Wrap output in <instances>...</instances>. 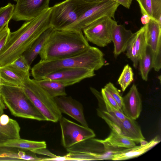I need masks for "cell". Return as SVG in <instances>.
<instances>
[{"mask_svg":"<svg viewBox=\"0 0 161 161\" xmlns=\"http://www.w3.org/2000/svg\"><path fill=\"white\" fill-rule=\"evenodd\" d=\"M117 22L106 16L96 21L82 31L88 41L98 46L104 47L112 41V33Z\"/></svg>","mask_w":161,"mask_h":161,"instance_id":"cell-9","label":"cell"},{"mask_svg":"<svg viewBox=\"0 0 161 161\" xmlns=\"http://www.w3.org/2000/svg\"><path fill=\"white\" fill-rule=\"evenodd\" d=\"M53 28L51 27L43 32L33 42L30 47L23 55L31 66L39 54L51 34Z\"/></svg>","mask_w":161,"mask_h":161,"instance_id":"cell-20","label":"cell"},{"mask_svg":"<svg viewBox=\"0 0 161 161\" xmlns=\"http://www.w3.org/2000/svg\"><path fill=\"white\" fill-rule=\"evenodd\" d=\"M105 64L104 54L99 48L91 46L78 54L57 59L40 60L31 69L36 80L57 70L65 68H80L97 70Z\"/></svg>","mask_w":161,"mask_h":161,"instance_id":"cell-2","label":"cell"},{"mask_svg":"<svg viewBox=\"0 0 161 161\" xmlns=\"http://www.w3.org/2000/svg\"><path fill=\"white\" fill-rule=\"evenodd\" d=\"M10 32L8 24L0 31V51L6 43Z\"/></svg>","mask_w":161,"mask_h":161,"instance_id":"cell-35","label":"cell"},{"mask_svg":"<svg viewBox=\"0 0 161 161\" xmlns=\"http://www.w3.org/2000/svg\"><path fill=\"white\" fill-rule=\"evenodd\" d=\"M90 46L82 31L53 28L39 55L41 60L59 59L80 53Z\"/></svg>","mask_w":161,"mask_h":161,"instance_id":"cell-3","label":"cell"},{"mask_svg":"<svg viewBox=\"0 0 161 161\" xmlns=\"http://www.w3.org/2000/svg\"><path fill=\"white\" fill-rule=\"evenodd\" d=\"M160 142L157 136L145 145L135 146L130 148L118 150L112 155L111 160H125L139 156L148 151Z\"/></svg>","mask_w":161,"mask_h":161,"instance_id":"cell-17","label":"cell"},{"mask_svg":"<svg viewBox=\"0 0 161 161\" xmlns=\"http://www.w3.org/2000/svg\"><path fill=\"white\" fill-rule=\"evenodd\" d=\"M134 80V73L132 68L128 64L124 67L118 82L122 91L124 92Z\"/></svg>","mask_w":161,"mask_h":161,"instance_id":"cell-26","label":"cell"},{"mask_svg":"<svg viewBox=\"0 0 161 161\" xmlns=\"http://www.w3.org/2000/svg\"><path fill=\"white\" fill-rule=\"evenodd\" d=\"M136 0L139 5L142 14H147L152 18V0Z\"/></svg>","mask_w":161,"mask_h":161,"instance_id":"cell-33","label":"cell"},{"mask_svg":"<svg viewBox=\"0 0 161 161\" xmlns=\"http://www.w3.org/2000/svg\"><path fill=\"white\" fill-rule=\"evenodd\" d=\"M0 96L5 106L15 117L47 121L25 93L21 87L2 83Z\"/></svg>","mask_w":161,"mask_h":161,"instance_id":"cell-4","label":"cell"},{"mask_svg":"<svg viewBox=\"0 0 161 161\" xmlns=\"http://www.w3.org/2000/svg\"><path fill=\"white\" fill-rule=\"evenodd\" d=\"M142 109L140 94L136 86L133 84L123 97L122 110L126 117L136 120L139 117Z\"/></svg>","mask_w":161,"mask_h":161,"instance_id":"cell-15","label":"cell"},{"mask_svg":"<svg viewBox=\"0 0 161 161\" xmlns=\"http://www.w3.org/2000/svg\"><path fill=\"white\" fill-rule=\"evenodd\" d=\"M104 147L114 148H129L136 146V143L132 140L120 135L112 130L109 136L104 140L94 139Z\"/></svg>","mask_w":161,"mask_h":161,"instance_id":"cell-21","label":"cell"},{"mask_svg":"<svg viewBox=\"0 0 161 161\" xmlns=\"http://www.w3.org/2000/svg\"><path fill=\"white\" fill-rule=\"evenodd\" d=\"M145 26L146 42L152 52L153 68L158 72L161 68V26L152 18Z\"/></svg>","mask_w":161,"mask_h":161,"instance_id":"cell-13","label":"cell"},{"mask_svg":"<svg viewBox=\"0 0 161 161\" xmlns=\"http://www.w3.org/2000/svg\"><path fill=\"white\" fill-rule=\"evenodd\" d=\"M59 121L62 143L66 148L95 136L94 131L88 127L79 125L62 116Z\"/></svg>","mask_w":161,"mask_h":161,"instance_id":"cell-10","label":"cell"},{"mask_svg":"<svg viewBox=\"0 0 161 161\" xmlns=\"http://www.w3.org/2000/svg\"><path fill=\"white\" fill-rule=\"evenodd\" d=\"M21 87L47 121L56 122L59 120L62 117V113L57 107L54 98L43 89L35 80L28 77Z\"/></svg>","mask_w":161,"mask_h":161,"instance_id":"cell-5","label":"cell"},{"mask_svg":"<svg viewBox=\"0 0 161 161\" xmlns=\"http://www.w3.org/2000/svg\"><path fill=\"white\" fill-rule=\"evenodd\" d=\"M50 0H18L12 19L28 21L37 17L49 8Z\"/></svg>","mask_w":161,"mask_h":161,"instance_id":"cell-11","label":"cell"},{"mask_svg":"<svg viewBox=\"0 0 161 161\" xmlns=\"http://www.w3.org/2000/svg\"><path fill=\"white\" fill-rule=\"evenodd\" d=\"M5 109V106L0 96V116L3 114L4 110Z\"/></svg>","mask_w":161,"mask_h":161,"instance_id":"cell-39","label":"cell"},{"mask_svg":"<svg viewBox=\"0 0 161 161\" xmlns=\"http://www.w3.org/2000/svg\"><path fill=\"white\" fill-rule=\"evenodd\" d=\"M135 33L130 40L127 46L126 51V56L132 61L133 67L136 68L139 62L138 55L135 46Z\"/></svg>","mask_w":161,"mask_h":161,"instance_id":"cell-29","label":"cell"},{"mask_svg":"<svg viewBox=\"0 0 161 161\" xmlns=\"http://www.w3.org/2000/svg\"><path fill=\"white\" fill-rule=\"evenodd\" d=\"M134 33L121 25L117 23L115 24L112 31V41L114 44L113 53L115 58L126 51Z\"/></svg>","mask_w":161,"mask_h":161,"instance_id":"cell-16","label":"cell"},{"mask_svg":"<svg viewBox=\"0 0 161 161\" xmlns=\"http://www.w3.org/2000/svg\"><path fill=\"white\" fill-rule=\"evenodd\" d=\"M94 70L74 68L57 70L43 76L41 79L53 80L60 82L66 87L78 83L95 75Z\"/></svg>","mask_w":161,"mask_h":161,"instance_id":"cell-12","label":"cell"},{"mask_svg":"<svg viewBox=\"0 0 161 161\" xmlns=\"http://www.w3.org/2000/svg\"><path fill=\"white\" fill-rule=\"evenodd\" d=\"M14 1H15V2H17L18 1V0H14Z\"/></svg>","mask_w":161,"mask_h":161,"instance_id":"cell-43","label":"cell"},{"mask_svg":"<svg viewBox=\"0 0 161 161\" xmlns=\"http://www.w3.org/2000/svg\"><path fill=\"white\" fill-rule=\"evenodd\" d=\"M5 155L7 158L11 159L12 161H42V158L37 157L36 153H34L30 154L26 153L22 151H19L18 153L8 151Z\"/></svg>","mask_w":161,"mask_h":161,"instance_id":"cell-28","label":"cell"},{"mask_svg":"<svg viewBox=\"0 0 161 161\" xmlns=\"http://www.w3.org/2000/svg\"><path fill=\"white\" fill-rule=\"evenodd\" d=\"M101 93L104 101H106L117 110L122 112L114 98L104 88L102 89Z\"/></svg>","mask_w":161,"mask_h":161,"instance_id":"cell-34","label":"cell"},{"mask_svg":"<svg viewBox=\"0 0 161 161\" xmlns=\"http://www.w3.org/2000/svg\"><path fill=\"white\" fill-rule=\"evenodd\" d=\"M95 3L65 0L51 7V23L54 29L63 30L79 19Z\"/></svg>","mask_w":161,"mask_h":161,"instance_id":"cell-6","label":"cell"},{"mask_svg":"<svg viewBox=\"0 0 161 161\" xmlns=\"http://www.w3.org/2000/svg\"><path fill=\"white\" fill-rule=\"evenodd\" d=\"M121 4L125 8H129L132 0H111Z\"/></svg>","mask_w":161,"mask_h":161,"instance_id":"cell-37","label":"cell"},{"mask_svg":"<svg viewBox=\"0 0 161 161\" xmlns=\"http://www.w3.org/2000/svg\"><path fill=\"white\" fill-rule=\"evenodd\" d=\"M8 65L16 70L25 73H29L31 68L23 55Z\"/></svg>","mask_w":161,"mask_h":161,"instance_id":"cell-30","label":"cell"},{"mask_svg":"<svg viewBox=\"0 0 161 161\" xmlns=\"http://www.w3.org/2000/svg\"><path fill=\"white\" fill-rule=\"evenodd\" d=\"M51 12L50 7L36 18L26 21L17 31L10 32L0 51V67L9 64L22 55L43 32L52 27Z\"/></svg>","mask_w":161,"mask_h":161,"instance_id":"cell-1","label":"cell"},{"mask_svg":"<svg viewBox=\"0 0 161 161\" xmlns=\"http://www.w3.org/2000/svg\"><path fill=\"white\" fill-rule=\"evenodd\" d=\"M15 5L9 3L0 8V31L7 24L13 16Z\"/></svg>","mask_w":161,"mask_h":161,"instance_id":"cell-27","label":"cell"},{"mask_svg":"<svg viewBox=\"0 0 161 161\" xmlns=\"http://www.w3.org/2000/svg\"><path fill=\"white\" fill-rule=\"evenodd\" d=\"M36 80L43 89L53 98L67 95L65 91L66 86L60 82L43 79Z\"/></svg>","mask_w":161,"mask_h":161,"instance_id":"cell-23","label":"cell"},{"mask_svg":"<svg viewBox=\"0 0 161 161\" xmlns=\"http://www.w3.org/2000/svg\"><path fill=\"white\" fill-rule=\"evenodd\" d=\"M2 81L0 73V86H1V85L2 84Z\"/></svg>","mask_w":161,"mask_h":161,"instance_id":"cell-42","label":"cell"},{"mask_svg":"<svg viewBox=\"0 0 161 161\" xmlns=\"http://www.w3.org/2000/svg\"><path fill=\"white\" fill-rule=\"evenodd\" d=\"M56 104L61 113L65 114L85 127H88L83 113L81 103L67 95L54 98Z\"/></svg>","mask_w":161,"mask_h":161,"instance_id":"cell-14","label":"cell"},{"mask_svg":"<svg viewBox=\"0 0 161 161\" xmlns=\"http://www.w3.org/2000/svg\"><path fill=\"white\" fill-rule=\"evenodd\" d=\"M87 3H95L98 2L102 0H82Z\"/></svg>","mask_w":161,"mask_h":161,"instance_id":"cell-40","label":"cell"},{"mask_svg":"<svg viewBox=\"0 0 161 161\" xmlns=\"http://www.w3.org/2000/svg\"><path fill=\"white\" fill-rule=\"evenodd\" d=\"M97 115L108 124L112 130L117 133L138 143L141 140L145 139L140 126L134 120L126 117L121 120L111 113L98 108Z\"/></svg>","mask_w":161,"mask_h":161,"instance_id":"cell-8","label":"cell"},{"mask_svg":"<svg viewBox=\"0 0 161 161\" xmlns=\"http://www.w3.org/2000/svg\"><path fill=\"white\" fill-rule=\"evenodd\" d=\"M104 88L113 97L117 102L120 109L122 111L123 97L120 95L116 87L112 83L109 82L105 85Z\"/></svg>","mask_w":161,"mask_h":161,"instance_id":"cell-31","label":"cell"},{"mask_svg":"<svg viewBox=\"0 0 161 161\" xmlns=\"http://www.w3.org/2000/svg\"><path fill=\"white\" fill-rule=\"evenodd\" d=\"M46 147L47 144L44 141H31L21 138L0 142L1 149L18 148L35 153L36 151Z\"/></svg>","mask_w":161,"mask_h":161,"instance_id":"cell-18","label":"cell"},{"mask_svg":"<svg viewBox=\"0 0 161 161\" xmlns=\"http://www.w3.org/2000/svg\"><path fill=\"white\" fill-rule=\"evenodd\" d=\"M35 153L47 155L50 158H54L56 155L52 153L46 148H42L36 151Z\"/></svg>","mask_w":161,"mask_h":161,"instance_id":"cell-36","label":"cell"},{"mask_svg":"<svg viewBox=\"0 0 161 161\" xmlns=\"http://www.w3.org/2000/svg\"><path fill=\"white\" fill-rule=\"evenodd\" d=\"M135 46L138 60L145 55L147 47L146 38L145 25L135 32Z\"/></svg>","mask_w":161,"mask_h":161,"instance_id":"cell-25","label":"cell"},{"mask_svg":"<svg viewBox=\"0 0 161 161\" xmlns=\"http://www.w3.org/2000/svg\"><path fill=\"white\" fill-rule=\"evenodd\" d=\"M20 130L18 122L13 119L7 124L0 122V142L20 138Z\"/></svg>","mask_w":161,"mask_h":161,"instance_id":"cell-22","label":"cell"},{"mask_svg":"<svg viewBox=\"0 0 161 161\" xmlns=\"http://www.w3.org/2000/svg\"><path fill=\"white\" fill-rule=\"evenodd\" d=\"M138 63L142 78L143 80L147 81L148 73L150 70L153 68L152 53L148 46L145 55L139 60Z\"/></svg>","mask_w":161,"mask_h":161,"instance_id":"cell-24","label":"cell"},{"mask_svg":"<svg viewBox=\"0 0 161 161\" xmlns=\"http://www.w3.org/2000/svg\"><path fill=\"white\" fill-rule=\"evenodd\" d=\"M2 83L21 87L26 79L30 76L29 73L16 70L8 65L0 67Z\"/></svg>","mask_w":161,"mask_h":161,"instance_id":"cell-19","label":"cell"},{"mask_svg":"<svg viewBox=\"0 0 161 161\" xmlns=\"http://www.w3.org/2000/svg\"><path fill=\"white\" fill-rule=\"evenodd\" d=\"M119 5L111 0H102L95 3L77 20L63 30L82 31L92 23L104 16L114 19L115 12Z\"/></svg>","mask_w":161,"mask_h":161,"instance_id":"cell-7","label":"cell"},{"mask_svg":"<svg viewBox=\"0 0 161 161\" xmlns=\"http://www.w3.org/2000/svg\"><path fill=\"white\" fill-rule=\"evenodd\" d=\"M152 18L161 26V0H152Z\"/></svg>","mask_w":161,"mask_h":161,"instance_id":"cell-32","label":"cell"},{"mask_svg":"<svg viewBox=\"0 0 161 161\" xmlns=\"http://www.w3.org/2000/svg\"><path fill=\"white\" fill-rule=\"evenodd\" d=\"M151 19V18L147 14H142L141 21L143 24L145 25L149 22Z\"/></svg>","mask_w":161,"mask_h":161,"instance_id":"cell-38","label":"cell"},{"mask_svg":"<svg viewBox=\"0 0 161 161\" xmlns=\"http://www.w3.org/2000/svg\"><path fill=\"white\" fill-rule=\"evenodd\" d=\"M140 145L142 146L146 145L148 143V142L144 140H142L140 141Z\"/></svg>","mask_w":161,"mask_h":161,"instance_id":"cell-41","label":"cell"}]
</instances>
